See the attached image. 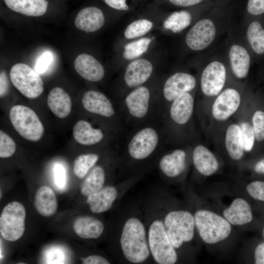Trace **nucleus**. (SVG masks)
<instances>
[{
  "label": "nucleus",
  "instance_id": "9",
  "mask_svg": "<svg viewBox=\"0 0 264 264\" xmlns=\"http://www.w3.org/2000/svg\"><path fill=\"white\" fill-rule=\"evenodd\" d=\"M196 85L195 78L184 72H176L165 81L160 95L157 96L156 111L160 119L169 105L180 95L189 92Z\"/></svg>",
  "mask_w": 264,
  "mask_h": 264
},
{
  "label": "nucleus",
  "instance_id": "41",
  "mask_svg": "<svg viewBox=\"0 0 264 264\" xmlns=\"http://www.w3.org/2000/svg\"><path fill=\"white\" fill-rule=\"evenodd\" d=\"M54 174L56 184L60 188L64 187L66 176L65 168L60 164H56L54 168Z\"/></svg>",
  "mask_w": 264,
  "mask_h": 264
},
{
  "label": "nucleus",
  "instance_id": "14",
  "mask_svg": "<svg viewBox=\"0 0 264 264\" xmlns=\"http://www.w3.org/2000/svg\"><path fill=\"white\" fill-rule=\"evenodd\" d=\"M215 35L216 28L212 21L202 19L189 30L186 36V43L192 50H201L211 44Z\"/></svg>",
  "mask_w": 264,
  "mask_h": 264
},
{
  "label": "nucleus",
  "instance_id": "43",
  "mask_svg": "<svg viewBox=\"0 0 264 264\" xmlns=\"http://www.w3.org/2000/svg\"><path fill=\"white\" fill-rule=\"evenodd\" d=\"M9 80L5 71H2L0 74V97H4L8 92Z\"/></svg>",
  "mask_w": 264,
  "mask_h": 264
},
{
  "label": "nucleus",
  "instance_id": "18",
  "mask_svg": "<svg viewBox=\"0 0 264 264\" xmlns=\"http://www.w3.org/2000/svg\"><path fill=\"white\" fill-rule=\"evenodd\" d=\"M74 67L80 76L90 82H99L105 75L104 67L101 63L87 53H82L76 57Z\"/></svg>",
  "mask_w": 264,
  "mask_h": 264
},
{
  "label": "nucleus",
  "instance_id": "35",
  "mask_svg": "<svg viewBox=\"0 0 264 264\" xmlns=\"http://www.w3.org/2000/svg\"><path fill=\"white\" fill-rule=\"evenodd\" d=\"M16 145L14 140L6 132L0 131V157L5 158L12 156L15 153Z\"/></svg>",
  "mask_w": 264,
  "mask_h": 264
},
{
  "label": "nucleus",
  "instance_id": "31",
  "mask_svg": "<svg viewBox=\"0 0 264 264\" xmlns=\"http://www.w3.org/2000/svg\"><path fill=\"white\" fill-rule=\"evenodd\" d=\"M191 15L188 11L181 10L172 13L164 21L163 26L174 33H178L191 23Z\"/></svg>",
  "mask_w": 264,
  "mask_h": 264
},
{
  "label": "nucleus",
  "instance_id": "30",
  "mask_svg": "<svg viewBox=\"0 0 264 264\" xmlns=\"http://www.w3.org/2000/svg\"><path fill=\"white\" fill-rule=\"evenodd\" d=\"M101 155L97 153H88L78 155L75 159L73 167L74 175L83 178L97 164Z\"/></svg>",
  "mask_w": 264,
  "mask_h": 264
},
{
  "label": "nucleus",
  "instance_id": "8",
  "mask_svg": "<svg viewBox=\"0 0 264 264\" xmlns=\"http://www.w3.org/2000/svg\"><path fill=\"white\" fill-rule=\"evenodd\" d=\"M10 121L16 132L23 138L32 142L39 141L44 133V126L36 113L22 105L10 110Z\"/></svg>",
  "mask_w": 264,
  "mask_h": 264
},
{
  "label": "nucleus",
  "instance_id": "4",
  "mask_svg": "<svg viewBox=\"0 0 264 264\" xmlns=\"http://www.w3.org/2000/svg\"><path fill=\"white\" fill-rule=\"evenodd\" d=\"M157 96L145 84L130 90L116 102L125 124L126 132L159 118L156 111Z\"/></svg>",
  "mask_w": 264,
  "mask_h": 264
},
{
  "label": "nucleus",
  "instance_id": "24",
  "mask_svg": "<svg viewBox=\"0 0 264 264\" xmlns=\"http://www.w3.org/2000/svg\"><path fill=\"white\" fill-rule=\"evenodd\" d=\"M6 6L11 10L24 16L40 17L47 11V0H4Z\"/></svg>",
  "mask_w": 264,
  "mask_h": 264
},
{
  "label": "nucleus",
  "instance_id": "32",
  "mask_svg": "<svg viewBox=\"0 0 264 264\" xmlns=\"http://www.w3.org/2000/svg\"><path fill=\"white\" fill-rule=\"evenodd\" d=\"M247 37L255 53L258 54L264 53V29L259 22H253L249 24Z\"/></svg>",
  "mask_w": 264,
  "mask_h": 264
},
{
  "label": "nucleus",
  "instance_id": "38",
  "mask_svg": "<svg viewBox=\"0 0 264 264\" xmlns=\"http://www.w3.org/2000/svg\"><path fill=\"white\" fill-rule=\"evenodd\" d=\"M246 190L253 198L264 201V181H253L247 185Z\"/></svg>",
  "mask_w": 264,
  "mask_h": 264
},
{
  "label": "nucleus",
  "instance_id": "48",
  "mask_svg": "<svg viewBox=\"0 0 264 264\" xmlns=\"http://www.w3.org/2000/svg\"><path fill=\"white\" fill-rule=\"evenodd\" d=\"M263 236H264V229H263Z\"/></svg>",
  "mask_w": 264,
  "mask_h": 264
},
{
  "label": "nucleus",
  "instance_id": "46",
  "mask_svg": "<svg viewBox=\"0 0 264 264\" xmlns=\"http://www.w3.org/2000/svg\"><path fill=\"white\" fill-rule=\"evenodd\" d=\"M203 0H169V1L174 5L187 7L196 5L200 3Z\"/></svg>",
  "mask_w": 264,
  "mask_h": 264
},
{
  "label": "nucleus",
  "instance_id": "11",
  "mask_svg": "<svg viewBox=\"0 0 264 264\" xmlns=\"http://www.w3.org/2000/svg\"><path fill=\"white\" fill-rule=\"evenodd\" d=\"M25 209L21 203L12 201L6 205L0 217L1 237L10 242L20 239L25 231Z\"/></svg>",
  "mask_w": 264,
  "mask_h": 264
},
{
  "label": "nucleus",
  "instance_id": "42",
  "mask_svg": "<svg viewBox=\"0 0 264 264\" xmlns=\"http://www.w3.org/2000/svg\"><path fill=\"white\" fill-rule=\"evenodd\" d=\"M83 264H109L111 262L105 257L99 254H91L82 258Z\"/></svg>",
  "mask_w": 264,
  "mask_h": 264
},
{
  "label": "nucleus",
  "instance_id": "28",
  "mask_svg": "<svg viewBox=\"0 0 264 264\" xmlns=\"http://www.w3.org/2000/svg\"><path fill=\"white\" fill-rule=\"evenodd\" d=\"M229 58L232 71L238 78H243L248 74L250 58L247 50L242 46L235 44L229 51Z\"/></svg>",
  "mask_w": 264,
  "mask_h": 264
},
{
  "label": "nucleus",
  "instance_id": "47",
  "mask_svg": "<svg viewBox=\"0 0 264 264\" xmlns=\"http://www.w3.org/2000/svg\"><path fill=\"white\" fill-rule=\"evenodd\" d=\"M255 171L261 174H264V159L259 161L255 166Z\"/></svg>",
  "mask_w": 264,
  "mask_h": 264
},
{
  "label": "nucleus",
  "instance_id": "17",
  "mask_svg": "<svg viewBox=\"0 0 264 264\" xmlns=\"http://www.w3.org/2000/svg\"><path fill=\"white\" fill-rule=\"evenodd\" d=\"M241 102L239 92L233 88H227L221 93L212 107L214 117L224 121L232 115L238 109Z\"/></svg>",
  "mask_w": 264,
  "mask_h": 264
},
{
  "label": "nucleus",
  "instance_id": "26",
  "mask_svg": "<svg viewBox=\"0 0 264 264\" xmlns=\"http://www.w3.org/2000/svg\"><path fill=\"white\" fill-rule=\"evenodd\" d=\"M108 170L101 164H96L86 176L80 186L81 194L87 197L105 185Z\"/></svg>",
  "mask_w": 264,
  "mask_h": 264
},
{
  "label": "nucleus",
  "instance_id": "1",
  "mask_svg": "<svg viewBox=\"0 0 264 264\" xmlns=\"http://www.w3.org/2000/svg\"><path fill=\"white\" fill-rule=\"evenodd\" d=\"M166 133L159 118L127 132L125 141L119 152V180L142 176L155 167L164 151Z\"/></svg>",
  "mask_w": 264,
  "mask_h": 264
},
{
  "label": "nucleus",
  "instance_id": "3",
  "mask_svg": "<svg viewBox=\"0 0 264 264\" xmlns=\"http://www.w3.org/2000/svg\"><path fill=\"white\" fill-rule=\"evenodd\" d=\"M148 244L155 264H174L178 254L167 234L159 198L155 188L142 204Z\"/></svg>",
  "mask_w": 264,
  "mask_h": 264
},
{
  "label": "nucleus",
  "instance_id": "44",
  "mask_svg": "<svg viewBox=\"0 0 264 264\" xmlns=\"http://www.w3.org/2000/svg\"><path fill=\"white\" fill-rule=\"evenodd\" d=\"M104 1L110 7L118 10L127 11L129 9L126 0H104Z\"/></svg>",
  "mask_w": 264,
  "mask_h": 264
},
{
  "label": "nucleus",
  "instance_id": "39",
  "mask_svg": "<svg viewBox=\"0 0 264 264\" xmlns=\"http://www.w3.org/2000/svg\"><path fill=\"white\" fill-rule=\"evenodd\" d=\"M53 59L51 52L47 51L44 52L38 59L36 66L35 70L39 74H43L47 69Z\"/></svg>",
  "mask_w": 264,
  "mask_h": 264
},
{
  "label": "nucleus",
  "instance_id": "27",
  "mask_svg": "<svg viewBox=\"0 0 264 264\" xmlns=\"http://www.w3.org/2000/svg\"><path fill=\"white\" fill-rule=\"evenodd\" d=\"M34 204L41 216L48 217L53 215L58 207L54 192L47 186H41L36 193Z\"/></svg>",
  "mask_w": 264,
  "mask_h": 264
},
{
  "label": "nucleus",
  "instance_id": "2",
  "mask_svg": "<svg viewBox=\"0 0 264 264\" xmlns=\"http://www.w3.org/2000/svg\"><path fill=\"white\" fill-rule=\"evenodd\" d=\"M116 231L115 247L119 263L154 264L142 208L132 205L122 210L119 213Z\"/></svg>",
  "mask_w": 264,
  "mask_h": 264
},
{
  "label": "nucleus",
  "instance_id": "15",
  "mask_svg": "<svg viewBox=\"0 0 264 264\" xmlns=\"http://www.w3.org/2000/svg\"><path fill=\"white\" fill-rule=\"evenodd\" d=\"M226 79L224 65L218 61H213L205 68L201 77V88L206 95H217L222 89Z\"/></svg>",
  "mask_w": 264,
  "mask_h": 264
},
{
  "label": "nucleus",
  "instance_id": "33",
  "mask_svg": "<svg viewBox=\"0 0 264 264\" xmlns=\"http://www.w3.org/2000/svg\"><path fill=\"white\" fill-rule=\"evenodd\" d=\"M151 41L149 38H142L126 44L124 47V58L132 60L139 57L147 50Z\"/></svg>",
  "mask_w": 264,
  "mask_h": 264
},
{
  "label": "nucleus",
  "instance_id": "16",
  "mask_svg": "<svg viewBox=\"0 0 264 264\" xmlns=\"http://www.w3.org/2000/svg\"><path fill=\"white\" fill-rule=\"evenodd\" d=\"M194 107L193 96L189 92L184 93L170 103L160 119L169 117L170 121L175 125L183 126L190 120Z\"/></svg>",
  "mask_w": 264,
  "mask_h": 264
},
{
  "label": "nucleus",
  "instance_id": "37",
  "mask_svg": "<svg viewBox=\"0 0 264 264\" xmlns=\"http://www.w3.org/2000/svg\"><path fill=\"white\" fill-rule=\"evenodd\" d=\"M253 128L256 139L258 141L264 140V112L258 110L252 117Z\"/></svg>",
  "mask_w": 264,
  "mask_h": 264
},
{
  "label": "nucleus",
  "instance_id": "12",
  "mask_svg": "<svg viewBox=\"0 0 264 264\" xmlns=\"http://www.w3.org/2000/svg\"><path fill=\"white\" fill-rule=\"evenodd\" d=\"M187 153L182 149L171 152L163 151L158 157L155 167L159 176L172 179L181 176L187 167Z\"/></svg>",
  "mask_w": 264,
  "mask_h": 264
},
{
  "label": "nucleus",
  "instance_id": "23",
  "mask_svg": "<svg viewBox=\"0 0 264 264\" xmlns=\"http://www.w3.org/2000/svg\"><path fill=\"white\" fill-rule=\"evenodd\" d=\"M223 215L230 224L236 225L248 223L253 219L249 204L242 198L234 200L230 206L223 211Z\"/></svg>",
  "mask_w": 264,
  "mask_h": 264
},
{
  "label": "nucleus",
  "instance_id": "21",
  "mask_svg": "<svg viewBox=\"0 0 264 264\" xmlns=\"http://www.w3.org/2000/svg\"><path fill=\"white\" fill-rule=\"evenodd\" d=\"M73 136L75 141L85 146H93L105 140V132L100 128H94L85 120H79L73 128Z\"/></svg>",
  "mask_w": 264,
  "mask_h": 264
},
{
  "label": "nucleus",
  "instance_id": "20",
  "mask_svg": "<svg viewBox=\"0 0 264 264\" xmlns=\"http://www.w3.org/2000/svg\"><path fill=\"white\" fill-rule=\"evenodd\" d=\"M105 21L104 14L100 9L95 6H88L79 11L74 24L81 31L94 32L103 27Z\"/></svg>",
  "mask_w": 264,
  "mask_h": 264
},
{
  "label": "nucleus",
  "instance_id": "13",
  "mask_svg": "<svg viewBox=\"0 0 264 264\" xmlns=\"http://www.w3.org/2000/svg\"><path fill=\"white\" fill-rule=\"evenodd\" d=\"M153 70V65L149 60L143 58L134 60L127 66L124 71L123 84L129 91L144 85L152 77Z\"/></svg>",
  "mask_w": 264,
  "mask_h": 264
},
{
  "label": "nucleus",
  "instance_id": "19",
  "mask_svg": "<svg viewBox=\"0 0 264 264\" xmlns=\"http://www.w3.org/2000/svg\"><path fill=\"white\" fill-rule=\"evenodd\" d=\"M73 228L76 235L82 239L96 240L103 235L105 225L100 219L86 215L75 220Z\"/></svg>",
  "mask_w": 264,
  "mask_h": 264
},
{
  "label": "nucleus",
  "instance_id": "36",
  "mask_svg": "<svg viewBox=\"0 0 264 264\" xmlns=\"http://www.w3.org/2000/svg\"><path fill=\"white\" fill-rule=\"evenodd\" d=\"M239 126L242 132L244 150L249 152L253 148L255 138L253 128L248 122H243Z\"/></svg>",
  "mask_w": 264,
  "mask_h": 264
},
{
  "label": "nucleus",
  "instance_id": "45",
  "mask_svg": "<svg viewBox=\"0 0 264 264\" xmlns=\"http://www.w3.org/2000/svg\"><path fill=\"white\" fill-rule=\"evenodd\" d=\"M255 264H264V242L258 245L254 253Z\"/></svg>",
  "mask_w": 264,
  "mask_h": 264
},
{
  "label": "nucleus",
  "instance_id": "6",
  "mask_svg": "<svg viewBox=\"0 0 264 264\" xmlns=\"http://www.w3.org/2000/svg\"><path fill=\"white\" fill-rule=\"evenodd\" d=\"M142 176H132L107 185L87 197L86 203L90 212L101 214L109 211L134 186Z\"/></svg>",
  "mask_w": 264,
  "mask_h": 264
},
{
  "label": "nucleus",
  "instance_id": "40",
  "mask_svg": "<svg viewBox=\"0 0 264 264\" xmlns=\"http://www.w3.org/2000/svg\"><path fill=\"white\" fill-rule=\"evenodd\" d=\"M247 9L253 15H259L264 13V0H248Z\"/></svg>",
  "mask_w": 264,
  "mask_h": 264
},
{
  "label": "nucleus",
  "instance_id": "34",
  "mask_svg": "<svg viewBox=\"0 0 264 264\" xmlns=\"http://www.w3.org/2000/svg\"><path fill=\"white\" fill-rule=\"evenodd\" d=\"M153 26V22L145 19L135 20L126 27L125 37L127 39H132L141 37L149 32Z\"/></svg>",
  "mask_w": 264,
  "mask_h": 264
},
{
  "label": "nucleus",
  "instance_id": "5",
  "mask_svg": "<svg viewBox=\"0 0 264 264\" xmlns=\"http://www.w3.org/2000/svg\"><path fill=\"white\" fill-rule=\"evenodd\" d=\"M165 228L172 244L176 250L191 242L194 236L195 221L192 213L185 210L167 211L164 207L157 187ZM177 251V250H176Z\"/></svg>",
  "mask_w": 264,
  "mask_h": 264
},
{
  "label": "nucleus",
  "instance_id": "10",
  "mask_svg": "<svg viewBox=\"0 0 264 264\" xmlns=\"http://www.w3.org/2000/svg\"><path fill=\"white\" fill-rule=\"evenodd\" d=\"M9 77L13 86L27 98H36L44 91V82L39 74L26 64L19 63L13 65Z\"/></svg>",
  "mask_w": 264,
  "mask_h": 264
},
{
  "label": "nucleus",
  "instance_id": "25",
  "mask_svg": "<svg viewBox=\"0 0 264 264\" xmlns=\"http://www.w3.org/2000/svg\"><path fill=\"white\" fill-rule=\"evenodd\" d=\"M192 159L196 169L204 176H211L218 169L219 163L216 156L203 146L198 145L194 149Z\"/></svg>",
  "mask_w": 264,
  "mask_h": 264
},
{
  "label": "nucleus",
  "instance_id": "22",
  "mask_svg": "<svg viewBox=\"0 0 264 264\" xmlns=\"http://www.w3.org/2000/svg\"><path fill=\"white\" fill-rule=\"evenodd\" d=\"M47 104L51 111L59 118L67 117L71 111V98L61 87H55L50 91L47 96Z\"/></svg>",
  "mask_w": 264,
  "mask_h": 264
},
{
  "label": "nucleus",
  "instance_id": "7",
  "mask_svg": "<svg viewBox=\"0 0 264 264\" xmlns=\"http://www.w3.org/2000/svg\"><path fill=\"white\" fill-rule=\"evenodd\" d=\"M194 217L198 234L206 243L219 242L226 239L231 233V224L224 218L212 211L198 210Z\"/></svg>",
  "mask_w": 264,
  "mask_h": 264
},
{
  "label": "nucleus",
  "instance_id": "29",
  "mask_svg": "<svg viewBox=\"0 0 264 264\" xmlns=\"http://www.w3.org/2000/svg\"><path fill=\"white\" fill-rule=\"evenodd\" d=\"M225 147L229 156L233 160L241 159L243 155V143L240 126L230 125L226 133Z\"/></svg>",
  "mask_w": 264,
  "mask_h": 264
}]
</instances>
